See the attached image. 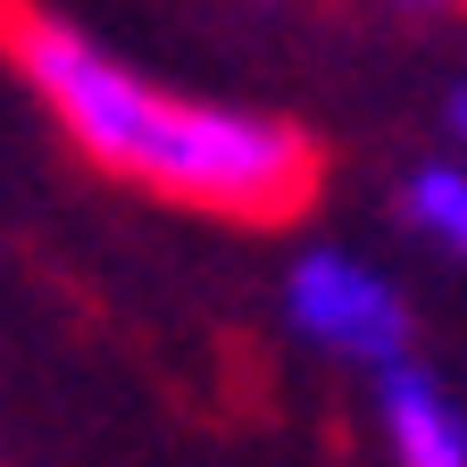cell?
I'll return each mask as SVG.
<instances>
[{
  "mask_svg": "<svg viewBox=\"0 0 467 467\" xmlns=\"http://www.w3.org/2000/svg\"><path fill=\"white\" fill-rule=\"evenodd\" d=\"M384 434L400 467H467V418L426 368L384 359Z\"/></svg>",
  "mask_w": 467,
  "mask_h": 467,
  "instance_id": "obj_3",
  "label": "cell"
},
{
  "mask_svg": "<svg viewBox=\"0 0 467 467\" xmlns=\"http://www.w3.org/2000/svg\"><path fill=\"white\" fill-rule=\"evenodd\" d=\"M451 126H459V142H467V92H459V100H451Z\"/></svg>",
  "mask_w": 467,
  "mask_h": 467,
  "instance_id": "obj_5",
  "label": "cell"
},
{
  "mask_svg": "<svg viewBox=\"0 0 467 467\" xmlns=\"http://www.w3.org/2000/svg\"><path fill=\"white\" fill-rule=\"evenodd\" d=\"M400 201H409V217H418V234H434L442 251L467 259V167H418L400 184Z\"/></svg>",
  "mask_w": 467,
  "mask_h": 467,
  "instance_id": "obj_4",
  "label": "cell"
},
{
  "mask_svg": "<svg viewBox=\"0 0 467 467\" xmlns=\"http://www.w3.org/2000/svg\"><path fill=\"white\" fill-rule=\"evenodd\" d=\"M284 309H292V326H301L309 342L342 350V359H376V368H384V359H400V350H409V309H400V292H392L376 267L342 259V251H309L301 267H292Z\"/></svg>",
  "mask_w": 467,
  "mask_h": 467,
  "instance_id": "obj_2",
  "label": "cell"
},
{
  "mask_svg": "<svg viewBox=\"0 0 467 467\" xmlns=\"http://www.w3.org/2000/svg\"><path fill=\"white\" fill-rule=\"evenodd\" d=\"M0 50L92 167L126 175L159 201L243 217V225L301 217L317 201V142L301 126H275V117L225 100H184L34 0H0Z\"/></svg>",
  "mask_w": 467,
  "mask_h": 467,
  "instance_id": "obj_1",
  "label": "cell"
},
{
  "mask_svg": "<svg viewBox=\"0 0 467 467\" xmlns=\"http://www.w3.org/2000/svg\"><path fill=\"white\" fill-rule=\"evenodd\" d=\"M418 9H467V0H418Z\"/></svg>",
  "mask_w": 467,
  "mask_h": 467,
  "instance_id": "obj_6",
  "label": "cell"
}]
</instances>
